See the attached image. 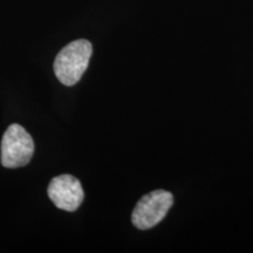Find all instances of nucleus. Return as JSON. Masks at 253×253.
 Masks as SVG:
<instances>
[{
    "mask_svg": "<svg viewBox=\"0 0 253 253\" xmlns=\"http://www.w3.org/2000/svg\"><path fill=\"white\" fill-rule=\"evenodd\" d=\"M47 192L56 208L68 212L77 210L84 198L80 181L77 177L67 173L54 177L49 183Z\"/></svg>",
    "mask_w": 253,
    "mask_h": 253,
    "instance_id": "4",
    "label": "nucleus"
},
{
    "mask_svg": "<svg viewBox=\"0 0 253 253\" xmlns=\"http://www.w3.org/2000/svg\"><path fill=\"white\" fill-rule=\"evenodd\" d=\"M93 54V46L88 40L69 42L60 50L54 60V73L65 86H74L84 74Z\"/></svg>",
    "mask_w": 253,
    "mask_h": 253,
    "instance_id": "1",
    "label": "nucleus"
},
{
    "mask_svg": "<svg viewBox=\"0 0 253 253\" xmlns=\"http://www.w3.org/2000/svg\"><path fill=\"white\" fill-rule=\"evenodd\" d=\"M173 203V197L166 190H155L143 196L132 211L131 221L140 230L156 226L167 216Z\"/></svg>",
    "mask_w": 253,
    "mask_h": 253,
    "instance_id": "3",
    "label": "nucleus"
},
{
    "mask_svg": "<svg viewBox=\"0 0 253 253\" xmlns=\"http://www.w3.org/2000/svg\"><path fill=\"white\" fill-rule=\"evenodd\" d=\"M34 154L32 136L20 125H11L6 129L1 140V164L15 169L25 167Z\"/></svg>",
    "mask_w": 253,
    "mask_h": 253,
    "instance_id": "2",
    "label": "nucleus"
}]
</instances>
